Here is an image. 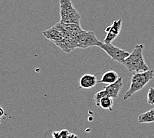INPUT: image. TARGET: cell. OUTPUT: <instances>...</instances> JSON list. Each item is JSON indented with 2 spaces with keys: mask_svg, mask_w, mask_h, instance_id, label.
<instances>
[{
  "mask_svg": "<svg viewBox=\"0 0 154 138\" xmlns=\"http://www.w3.org/2000/svg\"><path fill=\"white\" fill-rule=\"evenodd\" d=\"M143 48L144 46L142 44H136L132 52L130 53L129 56L121 63L129 72L134 74L145 72L149 69L144 60L143 55Z\"/></svg>",
  "mask_w": 154,
  "mask_h": 138,
  "instance_id": "1",
  "label": "cell"
},
{
  "mask_svg": "<svg viewBox=\"0 0 154 138\" xmlns=\"http://www.w3.org/2000/svg\"><path fill=\"white\" fill-rule=\"evenodd\" d=\"M154 71L152 69H149L145 72L134 73L131 78L130 88L124 95V100H126L131 97L135 93L141 90L153 78Z\"/></svg>",
  "mask_w": 154,
  "mask_h": 138,
  "instance_id": "2",
  "label": "cell"
},
{
  "mask_svg": "<svg viewBox=\"0 0 154 138\" xmlns=\"http://www.w3.org/2000/svg\"><path fill=\"white\" fill-rule=\"evenodd\" d=\"M60 22L64 23H76L80 25L81 15L73 7L71 0H59Z\"/></svg>",
  "mask_w": 154,
  "mask_h": 138,
  "instance_id": "3",
  "label": "cell"
},
{
  "mask_svg": "<svg viewBox=\"0 0 154 138\" xmlns=\"http://www.w3.org/2000/svg\"><path fill=\"white\" fill-rule=\"evenodd\" d=\"M77 48L87 49L91 47H99L101 44L100 41L96 37L93 31H86L82 30L75 37Z\"/></svg>",
  "mask_w": 154,
  "mask_h": 138,
  "instance_id": "4",
  "label": "cell"
},
{
  "mask_svg": "<svg viewBox=\"0 0 154 138\" xmlns=\"http://www.w3.org/2000/svg\"><path fill=\"white\" fill-rule=\"evenodd\" d=\"M98 47L103 50L112 60L119 63H122L130 54L127 51L113 45L112 43H101Z\"/></svg>",
  "mask_w": 154,
  "mask_h": 138,
  "instance_id": "5",
  "label": "cell"
},
{
  "mask_svg": "<svg viewBox=\"0 0 154 138\" xmlns=\"http://www.w3.org/2000/svg\"><path fill=\"white\" fill-rule=\"evenodd\" d=\"M54 26L61 31L65 37L75 38L82 30L81 25L76 23H64L59 21Z\"/></svg>",
  "mask_w": 154,
  "mask_h": 138,
  "instance_id": "6",
  "label": "cell"
},
{
  "mask_svg": "<svg viewBox=\"0 0 154 138\" xmlns=\"http://www.w3.org/2000/svg\"><path fill=\"white\" fill-rule=\"evenodd\" d=\"M124 85L122 77H119L118 81L113 84H108L103 89L105 96H109L112 98H116Z\"/></svg>",
  "mask_w": 154,
  "mask_h": 138,
  "instance_id": "7",
  "label": "cell"
},
{
  "mask_svg": "<svg viewBox=\"0 0 154 138\" xmlns=\"http://www.w3.org/2000/svg\"><path fill=\"white\" fill-rule=\"evenodd\" d=\"M53 43L60 48L63 52L66 53H69L77 48V44L75 37H65L61 41H57V42H54Z\"/></svg>",
  "mask_w": 154,
  "mask_h": 138,
  "instance_id": "8",
  "label": "cell"
},
{
  "mask_svg": "<svg viewBox=\"0 0 154 138\" xmlns=\"http://www.w3.org/2000/svg\"><path fill=\"white\" fill-rule=\"evenodd\" d=\"M97 83L98 81L96 76L91 74H85L79 80L80 88L86 90L94 88Z\"/></svg>",
  "mask_w": 154,
  "mask_h": 138,
  "instance_id": "9",
  "label": "cell"
},
{
  "mask_svg": "<svg viewBox=\"0 0 154 138\" xmlns=\"http://www.w3.org/2000/svg\"><path fill=\"white\" fill-rule=\"evenodd\" d=\"M43 35L47 39L52 41L53 43L61 41L65 37L63 32L54 26L46 31H44L43 32Z\"/></svg>",
  "mask_w": 154,
  "mask_h": 138,
  "instance_id": "10",
  "label": "cell"
},
{
  "mask_svg": "<svg viewBox=\"0 0 154 138\" xmlns=\"http://www.w3.org/2000/svg\"><path fill=\"white\" fill-rule=\"evenodd\" d=\"M118 78H119V76H118L116 72L114 71V70H108V71H106L103 74L101 79L98 81V83L111 84L116 82Z\"/></svg>",
  "mask_w": 154,
  "mask_h": 138,
  "instance_id": "11",
  "label": "cell"
},
{
  "mask_svg": "<svg viewBox=\"0 0 154 138\" xmlns=\"http://www.w3.org/2000/svg\"><path fill=\"white\" fill-rule=\"evenodd\" d=\"M122 25V21L121 19H119L118 20L114 21L111 25L106 29V33H111L118 36L121 31Z\"/></svg>",
  "mask_w": 154,
  "mask_h": 138,
  "instance_id": "12",
  "label": "cell"
},
{
  "mask_svg": "<svg viewBox=\"0 0 154 138\" xmlns=\"http://www.w3.org/2000/svg\"><path fill=\"white\" fill-rule=\"evenodd\" d=\"M138 122L140 124L154 122V109H152L138 116Z\"/></svg>",
  "mask_w": 154,
  "mask_h": 138,
  "instance_id": "13",
  "label": "cell"
},
{
  "mask_svg": "<svg viewBox=\"0 0 154 138\" xmlns=\"http://www.w3.org/2000/svg\"><path fill=\"white\" fill-rule=\"evenodd\" d=\"M114 102L113 98L109 96H105V97L102 98L99 102L98 107H100L104 110H108L109 111L112 112V107H113Z\"/></svg>",
  "mask_w": 154,
  "mask_h": 138,
  "instance_id": "14",
  "label": "cell"
},
{
  "mask_svg": "<svg viewBox=\"0 0 154 138\" xmlns=\"http://www.w3.org/2000/svg\"><path fill=\"white\" fill-rule=\"evenodd\" d=\"M147 103L150 105H154V88H150L147 93Z\"/></svg>",
  "mask_w": 154,
  "mask_h": 138,
  "instance_id": "15",
  "label": "cell"
},
{
  "mask_svg": "<svg viewBox=\"0 0 154 138\" xmlns=\"http://www.w3.org/2000/svg\"><path fill=\"white\" fill-rule=\"evenodd\" d=\"M69 131L67 130H63L59 131V135L60 138H68L69 136Z\"/></svg>",
  "mask_w": 154,
  "mask_h": 138,
  "instance_id": "16",
  "label": "cell"
},
{
  "mask_svg": "<svg viewBox=\"0 0 154 138\" xmlns=\"http://www.w3.org/2000/svg\"><path fill=\"white\" fill-rule=\"evenodd\" d=\"M53 138H59L60 137L59 131H53Z\"/></svg>",
  "mask_w": 154,
  "mask_h": 138,
  "instance_id": "17",
  "label": "cell"
},
{
  "mask_svg": "<svg viewBox=\"0 0 154 138\" xmlns=\"http://www.w3.org/2000/svg\"><path fill=\"white\" fill-rule=\"evenodd\" d=\"M5 115V111L2 107H0V118H2Z\"/></svg>",
  "mask_w": 154,
  "mask_h": 138,
  "instance_id": "18",
  "label": "cell"
},
{
  "mask_svg": "<svg viewBox=\"0 0 154 138\" xmlns=\"http://www.w3.org/2000/svg\"><path fill=\"white\" fill-rule=\"evenodd\" d=\"M68 138H79V137H78V136H76V134H75V133H70Z\"/></svg>",
  "mask_w": 154,
  "mask_h": 138,
  "instance_id": "19",
  "label": "cell"
},
{
  "mask_svg": "<svg viewBox=\"0 0 154 138\" xmlns=\"http://www.w3.org/2000/svg\"><path fill=\"white\" fill-rule=\"evenodd\" d=\"M0 124H1V118H0Z\"/></svg>",
  "mask_w": 154,
  "mask_h": 138,
  "instance_id": "20",
  "label": "cell"
},
{
  "mask_svg": "<svg viewBox=\"0 0 154 138\" xmlns=\"http://www.w3.org/2000/svg\"><path fill=\"white\" fill-rule=\"evenodd\" d=\"M59 138H60V137H59Z\"/></svg>",
  "mask_w": 154,
  "mask_h": 138,
  "instance_id": "21",
  "label": "cell"
},
{
  "mask_svg": "<svg viewBox=\"0 0 154 138\" xmlns=\"http://www.w3.org/2000/svg\"><path fill=\"white\" fill-rule=\"evenodd\" d=\"M153 109H154V108H153Z\"/></svg>",
  "mask_w": 154,
  "mask_h": 138,
  "instance_id": "22",
  "label": "cell"
}]
</instances>
